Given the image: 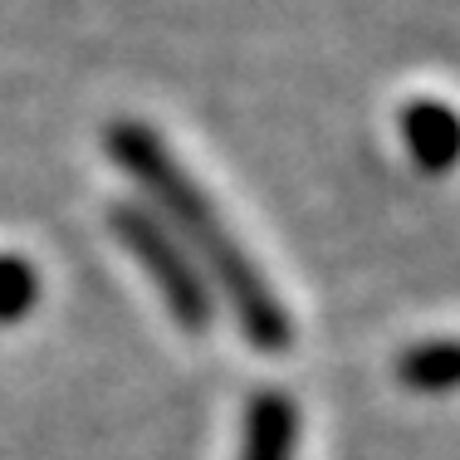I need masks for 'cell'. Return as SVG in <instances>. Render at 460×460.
I'll return each instance as SVG.
<instances>
[{"label": "cell", "instance_id": "6", "mask_svg": "<svg viewBox=\"0 0 460 460\" xmlns=\"http://www.w3.org/2000/svg\"><path fill=\"white\" fill-rule=\"evenodd\" d=\"M40 299V275L20 255H0V323H20Z\"/></svg>", "mask_w": 460, "mask_h": 460}, {"label": "cell", "instance_id": "4", "mask_svg": "<svg viewBox=\"0 0 460 460\" xmlns=\"http://www.w3.org/2000/svg\"><path fill=\"white\" fill-rule=\"evenodd\" d=\"M402 137H407V152H411V162H416L421 172H431V177L451 172L460 128H456V113H451L446 103L416 98L407 113H402Z\"/></svg>", "mask_w": 460, "mask_h": 460}, {"label": "cell", "instance_id": "5", "mask_svg": "<svg viewBox=\"0 0 460 460\" xmlns=\"http://www.w3.org/2000/svg\"><path fill=\"white\" fill-rule=\"evenodd\" d=\"M397 377H402V387H411V392H451L456 377H460L456 343L451 338H431V343L407 348L402 363H397Z\"/></svg>", "mask_w": 460, "mask_h": 460}, {"label": "cell", "instance_id": "1", "mask_svg": "<svg viewBox=\"0 0 460 460\" xmlns=\"http://www.w3.org/2000/svg\"><path fill=\"white\" fill-rule=\"evenodd\" d=\"M103 147H108V157L142 186V206L177 235V245L191 255V265L201 270V279L211 284V294L226 299V309H230V319H235V328L245 333V343L255 348V353H289L294 319L279 304L275 284H270L265 270L245 255V245L230 235L226 216L211 206V196L201 191V181L172 157V147L162 142L157 128L113 123L103 137Z\"/></svg>", "mask_w": 460, "mask_h": 460}, {"label": "cell", "instance_id": "3", "mask_svg": "<svg viewBox=\"0 0 460 460\" xmlns=\"http://www.w3.org/2000/svg\"><path fill=\"white\" fill-rule=\"evenodd\" d=\"M299 446V411L284 392H255L245 411V441L240 460H294Z\"/></svg>", "mask_w": 460, "mask_h": 460}, {"label": "cell", "instance_id": "2", "mask_svg": "<svg viewBox=\"0 0 460 460\" xmlns=\"http://www.w3.org/2000/svg\"><path fill=\"white\" fill-rule=\"evenodd\" d=\"M108 226L123 240L128 255L142 265V275L157 284L172 323L186 328V333H206V328L216 323V294H211V284L201 279V270L191 265V255L177 245V235H172L142 201H118L113 211H108Z\"/></svg>", "mask_w": 460, "mask_h": 460}]
</instances>
